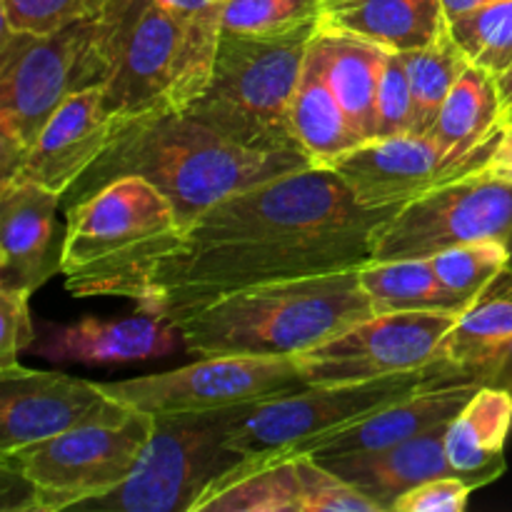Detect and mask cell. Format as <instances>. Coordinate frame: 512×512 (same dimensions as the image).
Here are the masks:
<instances>
[{
    "instance_id": "cell-14",
    "label": "cell",
    "mask_w": 512,
    "mask_h": 512,
    "mask_svg": "<svg viewBox=\"0 0 512 512\" xmlns=\"http://www.w3.org/2000/svg\"><path fill=\"white\" fill-rule=\"evenodd\" d=\"M130 413L100 383L20 363L0 368V455L85 425H118Z\"/></svg>"
},
{
    "instance_id": "cell-31",
    "label": "cell",
    "mask_w": 512,
    "mask_h": 512,
    "mask_svg": "<svg viewBox=\"0 0 512 512\" xmlns=\"http://www.w3.org/2000/svg\"><path fill=\"white\" fill-rule=\"evenodd\" d=\"M448 28L470 63L490 70L495 78L512 68V0H495L460 15Z\"/></svg>"
},
{
    "instance_id": "cell-40",
    "label": "cell",
    "mask_w": 512,
    "mask_h": 512,
    "mask_svg": "<svg viewBox=\"0 0 512 512\" xmlns=\"http://www.w3.org/2000/svg\"><path fill=\"white\" fill-rule=\"evenodd\" d=\"M483 385H495V388L510 390L512 393V343L508 345V350L500 355V360L495 363V368L490 370L488 378L483 380Z\"/></svg>"
},
{
    "instance_id": "cell-3",
    "label": "cell",
    "mask_w": 512,
    "mask_h": 512,
    "mask_svg": "<svg viewBox=\"0 0 512 512\" xmlns=\"http://www.w3.org/2000/svg\"><path fill=\"white\" fill-rule=\"evenodd\" d=\"M375 315L360 268L238 290L180 318L183 348L215 355H303Z\"/></svg>"
},
{
    "instance_id": "cell-15",
    "label": "cell",
    "mask_w": 512,
    "mask_h": 512,
    "mask_svg": "<svg viewBox=\"0 0 512 512\" xmlns=\"http://www.w3.org/2000/svg\"><path fill=\"white\" fill-rule=\"evenodd\" d=\"M500 133L468 158H455L433 135H395L360 143L330 168L345 180L355 198L370 208L405 205L428 190L485 168Z\"/></svg>"
},
{
    "instance_id": "cell-13",
    "label": "cell",
    "mask_w": 512,
    "mask_h": 512,
    "mask_svg": "<svg viewBox=\"0 0 512 512\" xmlns=\"http://www.w3.org/2000/svg\"><path fill=\"white\" fill-rule=\"evenodd\" d=\"M458 313H375L298 355L310 385L358 383L438 363V350Z\"/></svg>"
},
{
    "instance_id": "cell-18",
    "label": "cell",
    "mask_w": 512,
    "mask_h": 512,
    "mask_svg": "<svg viewBox=\"0 0 512 512\" xmlns=\"http://www.w3.org/2000/svg\"><path fill=\"white\" fill-rule=\"evenodd\" d=\"M110 125L113 120L105 110L100 85L70 95L50 115L33 148L10 178L30 180L65 198L105 150Z\"/></svg>"
},
{
    "instance_id": "cell-37",
    "label": "cell",
    "mask_w": 512,
    "mask_h": 512,
    "mask_svg": "<svg viewBox=\"0 0 512 512\" xmlns=\"http://www.w3.org/2000/svg\"><path fill=\"white\" fill-rule=\"evenodd\" d=\"M473 488L458 475L425 480L395 500L393 512H463Z\"/></svg>"
},
{
    "instance_id": "cell-16",
    "label": "cell",
    "mask_w": 512,
    "mask_h": 512,
    "mask_svg": "<svg viewBox=\"0 0 512 512\" xmlns=\"http://www.w3.org/2000/svg\"><path fill=\"white\" fill-rule=\"evenodd\" d=\"M63 195L23 178L0 180V288L33 295L63 273L55 213Z\"/></svg>"
},
{
    "instance_id": "cell-19",
    "label": "cell",
    "mask_w": 512,
    "mask_h": 512,
    "mask_svg": "<svg viewBox=\"0 0 512 512\" xmlns=\"http://www.w3.org/2000/svg\"><path fill=\"white\" fill-rule=\"evenodd\" d=\"M478 388V383H453L420 390V393L398 400V403L363 418L360 423L320 440L305 455L325 460L393 448V445L418 438L438 425H448Z\"/></svg>"
},
{
    "instance_id": "cell-33",
    "label": "cell",
    "mask_w": 512,
    "mask_h": 512,
    "mask_svg": "<svg viewBox=\"0 0 512 512\" xmlns=\"http://www.w3.org/2000/svg\"><path fill=\"white\" fill-rule=\"evenodd\" d=\"M303 512H380L378 505L313 455H293Z\"/></svg>"
},
{
    "instance_id": "cell-4",
    "label": "cell",
    "mask_w": 512,
    "mask_h": 512,
    "mask_svg": "<svg viewBox=\"0 0 512 512\" xmlns=\"http://www.w3.org/2000/svg\"><path fill=\"white\" fill-rule=\"evenodd\" d=\"M110 120L173 113L193 105L213 78L220 8L200 18L170 13L158 0H105L98 13Z\"/></svg>"
},
{
    "instance_id": "cell-42",
    "label": "cell",
    "mask_w": 512,
    "mask_h": 512,
    "mask_svg": "<svg viewBox=\"0 0 512 512\" xmlns=\"http://www.w3.org/2000/svg\"><path fill=\"white\" fill-rule=\"evenodd\" d=\"M498 88H500V98H503L505 110L512 108V68L505 70L503 75H498Z\"/></svg>"
},
{
    "instance_id": "cell-34",
    "label": "cell",
    "mask_w": 512,
    "mask_h": 512,
    "mask_svg": "<svg viewBox=\"0 0 512 512\" xmlns=\"http://www.w3.org/2000/svg\"><path fill=\"white\" fill-rule=\"evenodd\" d=\"M103 5L105 0H0V13L3 28L50 35L90 18Z\"/></svg>"
},
{
    "instance_id": "cell-1",
    "label": "cell",
    "mask_w": 512,
    "mask_h": 512,
    "mask_svg": "<svg viewBox=\"0 0 512 512\" xmlns=\"http://www.w3.org/2000/svg\"><path fill=\"white\" fill-rule=\"evenodd\" d=\"M400 208L363 205L333 168L293 170L195 215L120 298L178 323L238 290L363 268L380 225Z\"/></svg>"
},
{
    "instance_id": "cell-26",
    "label": "cell",
    "mask_w": 512,
    "mask_h": 512,
    "mask_svg": "<svg viewBox=\"0 0 512 512\" xmlns=\"http://www.w3.org/2000/svg\"><path fill=\"white\" fill-rule=\"evenodd\" d=\"M503 113L498 78L490 70L470 63L450 90L430 135L448 148L450 155L468 158L503 130Z\"/></svg>"
},
{
    "instance_id": "cell-27",
    "label": "cell",
    "mask_w": 512,
    "mask_h": 512,
    "mask_svg": "<svg viewBox=\"0 0 512 512\" xmlns=\"http://www.w3.org/2000/svg\"><path fill=\"white\" fill-rule=\"evenodd\" d=\"M360 285L375 313H465L470 303L433 270L430 260H370L360 268Z\"/></svg>"
},
{
    "instance_id": "cell-39",
    "label": "cell",
    "mask_w": 512,
    "mask_h": 512,
    "mask_svg": "<svg viewBox=\"0 0 512 512\" xmlns=\"http://www.w3.org/2000/svg\"><path fill=\"white\" fill-rule=\"evenodd\" d=\"M158 3L183 18H200V15H210L220 8V0H158Z\"/></svg>"
},
{
    "instance_id": "cell-5",
    "label": "cell",
    "mask_w": 512,
    "mask_h": 512,
    "mask_svg": "<svg viewBox=\"0 0 512 512\" xmlns=\"http://www.w3.org/2000/svg\"><path fill=\"white\" fill-rule=\"evenodd\" d=\"M168 195L140 175H120L68 208L65 288L75 298H120L125 285L180 233Z\"/></svg>"
},
{
    "instance_id": "cell-30",
    "label": "cell",
    "mask_w": 512,
    "mask_h": 512,
    "mask_svg": "<svg viewBox=\"0 0 512 512\" xmlns=\"http://www.w3.org/2000/svg\"><path fill=\"white\" fill-rule=\"evenodd\" d=\"M323 0H220V33L283 38L318 30Z\"/></svg>"
},
{
    "instance_id": "cell-36",
    "label": "cell",
    "mask_w": 512,
    "mask_h": 512,
    "mask_svg": "<svg viewBox=\"0 0 512 512\" xmlns=\"http://www.w3.org/2000/svg\"><path fill=\"white\" fill-rule=\"evenodd\" d=\"M28 293L0 288V368L20 363V353L33 348L38 330L30 320Z\"/></svg>"
},
{
    "instance_id": "cell-6",
    "label": "cell",
    "mask_w": 512,
    "mask_h": 512,
    "mask_svg": "<svg viewBox=\"0 0 512 512\" xmlns=\"http://www.w3.org/2000/svg\"><path fill=\"white\" fill-rule=\"evenodd\" d=\"M98 13L50 35L0 33V180L18 170L70 95L108 78Z\"/></svg>"
},
{
    "instance_id": "cell-12",
    "label": "cell",
    "mask_w": 512,
    "mask_h": 512,
    "mask_svg": "<svg viewBox=\"0 0 512 512\" xmlns=\"http://www.w3.org/2000/svg\"><path fill=\"white\" fill-rule=\"evenodd\" d=\"M512 185L485 168L405 203L380 225L373 260H428L465 243L508 240Z\"/></svg>"
},
{
    "instance_id": "cell-7",
    "label": "cell",
    "mask_w": 512,
    "mask_h": 512,
    "mask_svg": "<svg viewBox=\"0 0 512 512\" xmlns=\"http://www.w3.org/2000/svg\"><path fill=\"white\" fill-rule=\"evenodd\" d=\"M453 383H468V380L453 365L438 360L428 368L410 370V373L358 380V383L308 385L300 393L248 405L230 435V445L240 450L245 460L220 483H215L208 493L218 490L228 480L263 468L278 458L310 453V448H315L320 440L330 438V435L340 433V430L350 428L368 415L378 413L398 400L410 398L420 390Z\"/></svg>"
},
{
    "instance_id": "cell-21",
    "label": "cell",
    "mask_w": 512,
    "mask_h": 512,
    "mask_svg": "<svg viewBox=\"0 0 512 512\" xmlns=\"http://www.w3.org/2000/svg\"><path fill=\"white\" fill-rule=\"evenodd\" d=\"M320 30L410 53L448 30V15L443 0H323Z\"/></svg>"
},
{
    "instance_id": "cell-24",
    "label": "cell",
    "mask_w": 512,
    "mask_h": 512,
    "mask_svg": "<svg viewBox=\"0 0 512 512\" xmlns=\"http://www.w3.org/2000/svg\"><path fill=\"white\" fill-rule=\"evenodd\" d=\"M290 125L303 153L313 160V165H323V168H330L335 160L365 143L345 115L343 105L335 98L328 75H325L323 58L313 40H310L298 90H295Z\"/></svg>"
},
{
    "instance_id": "cell-17",
    "label": "cell",
    "mask_w": 512,
    "mask_h": 512,
    "mask_svg": "<svg viewBox=\"0 0 512 512\" xmlns=\"http://www.w3.org/2000/svg\"><path fill=\"white\" fill-rule=\"evenodd\" d=\"M180 345L183 333L173 320L135 310L128 318H83L70 325H48L38 333L30 353L50 363L118 365L165 358Z\"/></svg>"
},
{
    "instance_id": "cell-32",
    "label": "cell",
    "mask_w": 512,
    "mask_h": 512,
    "mask_svg": "<svg viewBox=\"0 0 512 512\" xmlns=\"http://www.w3.org/2000/svg\"><path fill=\"white\" fill-rule=\"evenodd\" d=\"M428 260L445 288L473 303L508 268V245L505 240H478V243L450 248Z\"/></svg>"
},
{
    "instance_id": "cell-29",
    "label": "cell",
    "mask_w": 512,
    "mask_h": 512,
    "mask_svg": "<svg viewBox=\"0 0 512 512\" xmlns=\"http://www.w3.org/2000/svg\"><path fill=\"white\" fill-rule=\"evenodd\" d=\"M193 512H303L293 458H278L228 480L198 500Z\"/></svg>"
},
{
    "instance_id": "cell-25",
    "label": "cell",
    "mask_w": 512,
    "mask_h": 512,
    "mask_svg": "<svg viewBox=\"0 0 512 512\" xmlns=\"http://www.w3.org/2000/svg\"><path fill=\"white\" fill-rule=\"evenodd\" d=\"M313 43L323 58L325 75L333 88L335 98L343 105L345 115L358 130L363 140H373L378 130L375 98H378L380 73H383L385 55L390 50L353 35L320 30L313 35Z\"/></svg>"
},
{
    "instance_id": "cell-22",
    "label": "cell",
    "mask_w": 512,
    "mask_h": 512,
    "mask_svg": "<svg viewBox=\"0 0 512 512\" xmlns=\"http://www.w3.org/2000/svg\"><path fill=\"white\" fill-rule=\"evenodd\" d=\"M512 430V393L480 385L445 430V453L453 475L473 490L505 473V443Z\"/></svg>"
},
{
    "instance_id": "cell-28",
    "label": "cell",
    "mask_w": 512,
    "mask_h": 512,
    "mask_svg": "<svg viewBox=\"0 0 512 512\" xmlns=\"http://www.w3.org/2000/svg\"><path fill=\"white\" fill-rule=\"evenodd\" d=\"M400 55L408 68L413 93V130L418 135H430L450 90L470 65V58L453 38L450 28L425 48Z\"/></svg>"
},
{
    "instance_id": "cell-9",
    "label": "cell",
    "mask_w": 512,
    "mask_h": 512,
    "mask_svg": "<svg viewBox=\"0 0 512 512\" xmlns=\"http://www.w3.org/2000/svg\"><path fill=\"white\" fill-rule=\"evenodd\" d=\"M245 408L153 415V435L130 478L80 510L193 512L195 503L245 460L230 445Z\"/></svg>"
},
{
    "instance_id": "cell-43",
    "label": "cell",
    "mask_w": 512,
    "mask_h": 512,
    "mask_svg": "<svg viewBox=\"0 0 512 512\" xmlns=\"http://www.w3.org/2000/svg\"><path fill=\"white\" fill-rule=\"evenodd\" d=\"M503 128H512V108L503 113Z\"/></svg>"
},
{
    "instance_id": "cell-35",
    "label": "cell",
    "mask_w": 512,
    "mask_h": 512,
    "mask_svg": "<svg viewBox=\"0 0 512 512\" xmlns=\"http://www.w3.org/2000/svg\"><path fill=\"white\" fill-rule=\"evenodd\" d=\"M375 115H378L375 138H395V135L415 133L413 93H410L408 68H405L403 55L393 53V50L385 55L383 73H380Z\"/></svg>"
},
{
    "instance_id": "cell-20",
    "label": "cell",
    "mask_w": 512,
    "mask_h": 512,
    "mask_svg": "<svg viewBox=\"0 0 512 512\" xmlns=\"http://www.w3.org/2000/svg\"><path fill=\"white\" fill-rule=\"evenodd\" d=\"M445 430L448 425H438L418 438L378 450V453L318 460L340 478L348 480L360 493L368 495L380 512H393L395 500L410 488L425 480L453 475L448 453H445Z\"/></svg>"
},
{
    "instance_id": "cell-44",
    "label": "cell",
    "mask_w": 512,
    "mask_h": 512,
    "mask_svg": "<svg viewBox=\"0 0 512 512\" xmlns=\"http://www.w3.org/2000/svg\"><path fill=\"white\" fill-rule=\"evenodd\" d=\"M505 245H508V268L512 270V230H510L508 240H505Z\"/></svg>"
},
{
    "instance_id": "cell-38",
    "label": "cell",
    "mask_w": 512,
    "mask_h": 512,
    "mask_svg": "<svg viewBox=\"0 0 512 512\" xmlns=\"http://www.w3.org/2000/svg\"><path fill=\"white\" fill-rule=\"evenodd\" d=\"M485 173L512 185V128L500 130V138L495 143L493 155L485 163Z\"/></svg>"
},
{
    "instance_id": "cell-2",
    "label": "cell",
    "mask_w": 512,
    "mask_h": 512,
    "mask_svg": "<svg viewBox=\"0 0 512 512\" xmlns=\"http://www.w3.org/2000/svg\"><path fill=\"white\" fill-rule=\"evenodd\" d=\"M310 165L303 150L250 148L185 108L113 120L105 150L70 193L75 203L120 175H140L188 225L228 195Z\"/></svg>"
},
{
    "instance_id": "cell-41",
    "label": "cell",
    "mask_w": 512,
    "mask_h": 512,
    "mask_svg": "<svg viewBox=\"0 0 512 512\" xmlns=\"http://www.w3.org/2000/svg\"><path fill=\"white\" fill-rule=\"evenodd\" d=\"M490 3H495V0H443V8H445V15H448V23H450V20L460 18V15L473 13V10L483 8V5H490Z\"/></svg>"
},
{
    "instance_id": "cell-11",
    "label": "cell",
    "mask_w": 512,
    "mask_h": 512,
    "mask_svg": "<svg viewBox=\"0 0 512 512\" xmlns=\"http://www.w3.org/2000/svg\"><path fill=\"white\" fill-rule=\"evenodd\" d=\"M298 355H215L168 373L100 383L133 410L150 415L205 413L283 398L308 388Z\"/></svg>"
},
{
    "instance_id": "cell-23",
    "label": "cell",
    "mask_w": 512,
    "mask_h": 512,
    "mask_svg": "<svg viewBox=\"0 0 512 512\" xmlns=\"http://www.w3.org/2000/svg\"><path fill=\"white\" fill-rule=\"evenodd\" d=\"M512 343V270L505 268L440 343L438 358L463 373L468 383L483 385L500 355Z\"/></svg>"
},
{
    "instance_id": "cell-10",
    "label": "cell",
    "mask_w": 512,
    "mask_h": 512,
    "mask_svg": "<svg viewBox=\"0 0 512 512\" xmlns=\"http://www.w3.org/2000/svg\"><path fill=\"white\" fill-rule=\"evenodd\" d=\"M153 425V415L133 410L118 425H85L3 453L0 468L23 478L35 512L83 508L130 478Z\"/></svg>"
},
{
    "instance_id": "cell-8",
    "label": "cell",
    "mask_w": 512,
    "mask_h": 512,
    "mask_svg": "<svg viewBox=\"0 0 512 512\" xmlns=\"http://www.w3.org/2000/svg\"><path fill=\"white\" fill-rule=\"evenodd\" d=\"M315 33L300 30L283 38L220 33L213 78L188 110L250 148L303 150L290 110Z\"/></svg>"
}]
</instances>
